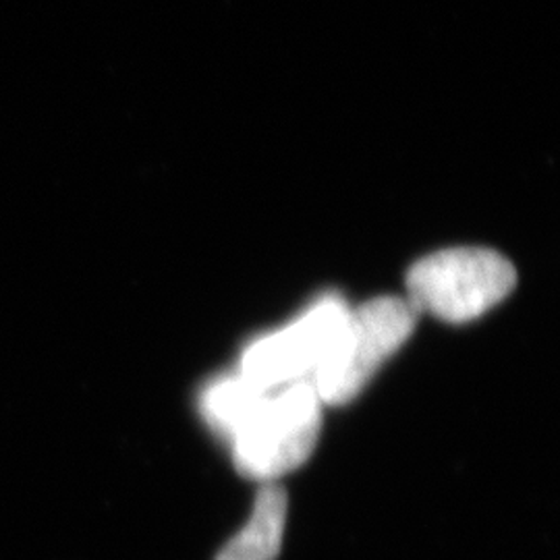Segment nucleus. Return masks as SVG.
<instances>
[{"mask_svg": "<svg viewBox=\"0 0 560 560\" xmlns=\"http://www.w3.org/2000/svg\"><path fill=\"white\" fill-rule=\"evenodd\" d=\"M418 310L407 298H378L347 312L335 339L312 374L322 405H347L376 376L418 324Z\"/></svg>", "mask_w": 560, "mask_h": 560, "instance_id": "nucleus-1", "label": "nucleus"}, {"mask_svg": "<svg viewBox=\"0 0 560 560\" xmlns=\"http://www.w3.org/2000/svg\"><path fill=\"white\" fill-rule=\"evenodd\" d=\"M517 284L515 266L483 247H453L421 258L407 275V301L448 324L476 320L506 300Z\"/></svg>", "mask_w": 560, "mask_h": 560, "instance_id": "nucleus-2", "label": "nucleus"}, {"mask_svg": "<svg viewBox=\"0 0 560 560\" xmlns=\"http://www.w3.org/2000/svg\"><path fill=\"white\" fill-rule=\"evenodd\" d=\"M322 430V400L310 381L264 395L258 409L231 441L241 476L277 481L312 457Z\"/></svg>", "mask_w": 560, "mask_h": 560, "instance_id": "nucleus-3", "label": "nucleus"}, {"mask_svg": "<svg viewBox=\"0 0 560 560\" xmlns=\"http://www.w3.org/2000/svg\"><path fill=\"white\" fill-rule=\"evenodd\" d=\"M347 312L337 295L316 301L298 320L254 340L241 355V376L266 393L310 381Z\"/></svg>", "mask_w": 560, "mask_h": 560, "instance_id": "nucleus-4", "label": "nucleus"}, {"mask_svg": "<svg viewBox=\"0 0 560 560\" xmlns=\"http://www.w3.org/2000/svg\"><path fill=\"white\" fill-rule=\"evenodd\" d=\"M287 492L277 481H266L256 497L252 517L229 540L217 560H275L279 557L287 525Z\"/></svg>", "mask_w": 560, "mask_h": 560, "instance_id": "nucleus-5", "label": "nucleus"}, {"mask_svg": "<svg viewBox=\"0 0 560 560\" xmlns=\"http://www.w3.org/2000/svg\"><path fill=\"white\" fill-rule=\"evenodd\" d=\"M264 395L266 390L241 376L240 372L222 376L201 390V418L219 439L231 444L241 428L254 416Z\"/></svg>", "mask_w": 560, "mask_h": 560, "instance_id": "nucleus-6", "label": "nucleus"}]
</instances>
